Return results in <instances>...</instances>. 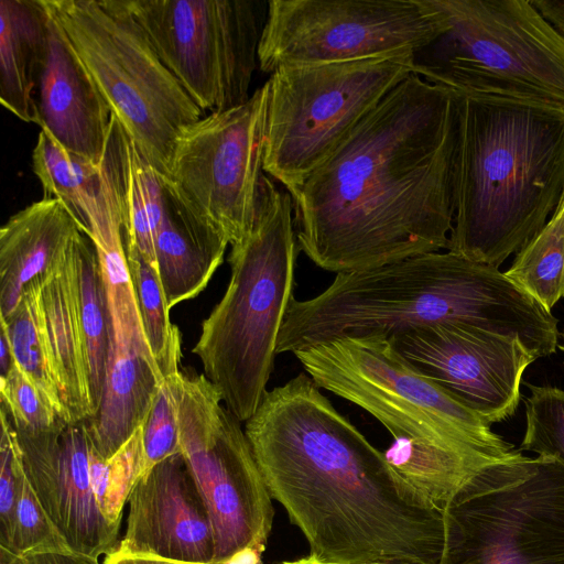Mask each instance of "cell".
<instances>
[{"label":"cell","mask_w":564,"mask_h":564,"mask_svg":"<svg viewBox=\"0 0 564 564\" xmlns=\"http://www.w3.org/2000/svg\"><path fill=\"white\" fill-rule=\"evenodd\" d=\"M459 95L412 73L292 194L297 247L336 273L447 249Z\"/></svg>","instance_id":"6da1fadb"},{"label":"cell","mask_w":564,"mask_h":564,"mask_svg":"<svg viewBox=\"0 0 564 564\" xmlns=\"http://www.w3.org/2000/svg\"><path fill=\"white\" fill-rule=\"evenodd\" d=\"M245 433L310 554L339 564H440L443 514L403 494L383 452L306 372L268 391Z\"/></svg>","instance_id":"7a4b0ae2"},{"label":"cell","mask_w":564,"mask_h":564,"mask_svg":"<svg viewBox=\"0 0 564 564\" xmlns=\"http://www.w3.org/2000/svg\"><path fill=\"white\" fill-rule=\"evenodd\" d=\"M440 323L518 336L538 358L554 354L558 344L557 319L505 272L447 250L337 273L318 295L293 297L276 354H294L340 336L391 337Z\"/></svg>","instance_id":"3957f363"},{"label":"cell","mask_w":564,"mask_h":564,"mask_svg":"<svg viewBox=\"0 0 564 564\" xmlns=\"http://www.w3.org/2000/svg\"><path fill=\"white\" fill-rule=\"evenodd\" d=\"M564 195V111L459 95L456 209L447 250L500 267Z\"/></svg>","instance_id":"277c9868"},{"label":"cell","mask_w":564,"mask_h":564,"mask_svg":"<svg viewBox=\"0 0 564 564\" xmlns=\"http://www.w3.org/2000/svg\"><path fill=\"white\" fill-rule=\"evenodd\" d=\"M293 199L264 175L254 225L231 245L230 281L193 347L205 377L240 422L268 390L278 336L293 299L297 240Z\"/></svg>","instance_id":"5b68a950"},{"label":"cell","mask_w":564,"mask_h":564,"mask_svg":"<svg viewBox=\"0 0 564 564\" xmlns=\"http://www.w3.org/2000/svg\"><path fill=\"white\" fill-rule=\"evenodd\" d=\"M445 29L413 53V73L460 96L564 111V34L531 0H434Z\"/></svg>","instance_id":"8992f818"},{"label":"cell","mask_w":564,"mask_h":564,"mask_svg":"<svg viewBox=\"0 0 564 564\" xmlns=\"http://www.w3.org/2000/svg\"><path fill=\"white\" fill-rule=\"evenodd\" d=\"M293 355L321 389L366 410L393 440L495 462L522 455L485 417L414 368L384 335L340 336Z\"/></svg>","instance_id":"52a82bcc"},{"label":"cell","mask_w":564,"mask_h":564,"mask_svg":"<svg viewBox=\"0 0 564 564\" xmlns=\"http://www.w3.org/2000/svg\"><path fill=\"white\" fill-rule=\"evenodd\" d=\"M141 153L167 175L181 131L205 112L162 63L122 0H43Z\"/></svg>","instance_id":"ba28073f"},{"label":"cell","mask_w":564,"mask_h":564,"mask_svg":"<svg viewBox=\"0 0 564 564\" xmlns=\"http://www.w3.org/2000/svg\"><path fill=\"white\" fill-rule=\"evenodd\" d=\"M412 73L410 52L276 68L268 79L264 172L294 194Z\"/></svg>","instance_id":"9c48e42d"},{"label":"cell","mask_w":564,"mask_h":564,"mask_svg":"<svg viewBox=\"0 0 564 564\" xmlns=\"http://www.w3.org/2000/svg\"><path fill=\"white\" fill-rule=\"evenodd\" d=\"M443 517L440 564H564V462L522 454L492 465Z\"/></svg>","instance_id":"30bf717a"},{"label":"cell","mask_w":564,"mask_h":564,"mask_svg":"<svg viewBox=\"0 0 564 564\" xmlns=\"http://www.w3.org/2000/svg\"><path fill=\"white\" fill-rule=\"evenodd\" d=\"M122 1L204 112L228 110L250 98L268 1Z\"/></svg>","instance_id":"8fae6325"},{"label":"cell","mask_w":564,"mask_h":564,"mask_svg":"<svg viewBox=\"0 0 564 564\" xmlns=\"http://www.w3.org/2000/svg\"><path fill=\"white\" fill-rule=\"evenodd\" d=\"M240 423L204 373L182 371L181 453L210 518L213 564L264 551L273 523V499Z\"/></svg>","instance_id":"7c38bea8"},{"label":"cell","mask_w":564,"mask_h":564,"mask_svg":"<svg viewBox=\"0 0 564 564\" xmlns=\"http://www.w3.org/2000/svg\"><path fill=\"white\" fill-rule=\"evenodd\" d=\"M445 29L434 0H271L258 63L324 64L414 53Z\"/></svg>","instance_id":"4fadbf2b"},{"label":"cell","mask_w":564,"mask_h":564,"mask_svg":"<svg viewBox=\"0 0 564 564\" xmlns=\"http://www.w3.org/2000/svg\"><path fill=\"white\" fill-rule=\"evenodd\" d=\"M268 80L242 105L204 115L176 139L166 178L204 223L234 245L252 229L264 176Z\"/></svg>","instance_id":"5bb4252c"},{"label":"cell","mask_w":564,"mask_h":564,"mask_svg":"<svg viewBox=\"0 0 564 564\" xmlns=\"http://www.w3.org/2000/svg\"><path fill=\"white\" fill-rule=\"evenodd\" d=\"M421 373L490 424L512 416L522 376L538 359L518 336L463 323H440L388 337Z\"/></svg>","instance_id":"9a60e30c"},{"label":"cell","mask_w":564,"mask_h":564,"mask_svg":"<svg viewBox=\"0 0 564 564\" xmlns=\"http://www.w3.org/2000/svg\"><path fill=\"white\" fill-rule=\"evenodd\" d=\"M17 436L24 474L72 551L97 560L112 553L119 527L102 514L93 490L87 420Z\"/></svg>","instance_id":"2e32d148"},{"label":"cell","mask_w":564,"mask_h":564,"mask_svg":"<svg viewBox=\"0 0 564 564\" xmlns=\"http://www.w3.org/2000/svg\"><path fill=\"white\" fill-rule=\"evenodd\" d=\"M127 502L126 532L116 551L213 564L210 518L182 453L141 474Z\"/></svg>","instance_id":"e0dca14e"},{"label":"cell","mask_w":564,"mask_h":564,"mask_svg":"<svg viewBox=\"0 0 564 564\" xmlns=\"http://www.w3.org/2000/svg\"><path fill=\"white\" fill-rule=\"evenodd\" d=\"M36 106L37 124L59 145L95 164L101 163L112 112L50 11Z\"/></svg>","instance_id":"ac0fdd59"},{"label":"cell","mask_w":564,"mask_h":564,"mask_svg":"<svg viewBox=\"0 0 564 564\" xmlns=\"http://www.w3.org/2000/svg\"><path fill=\"white\" fill-rule=\"evenodd\" d=\"M83 235L76 234L57 268L41 279L42 315L68 423L95 415L79 306Z\"/></svg>","instance_id":"d6986e66"},{"label":"cell","mask_w":564,"mask_h":564,"mask_svg":"<svg viewBox=\"0 0 564 564\" xmlns=\"http://www.w3.org/2000/svg\"><path fill=\"white\" fill-rule=\"evenodd\" d=\"M78 231L54 198L34 202L7 220L0 229V317H9L25 289L57 268Z\"/></svg>","instance_id":"ffe728a7"},{"label":"cell","mask_w":564,"mask_h":564,"mask_svg":"<svg viewBox=\"0 0 564 564\" xmlns=\"http://www.w3.org/2000/svg\"><path fill=\"white\" fill-rule=\"evenodd\" d=\"M228 240L204 223L176 194L165 176L162 221L155 259L170 308L197 296L224 261Z\"/></svg>","instance_id":"44dd1931"},{"label":"cell","mask_w":564,"mask_h":564,"mask_svg":"<svg viewBox=\"0 0 564 564\" xmlns=\"http://www.w3.org/2000/svg\"><path fill=\"white\" fill-rule=\"evenodd\" d=\"M32 165L43 198L58 199L85 235L122 220L116 181L106 154L101 163L95 164L68 152L41 129Z\"/></svg>","instance_id":"7402d4cb"},{"label":"cell","mask_w":564,"mask_h":564,"mask_svg":"<svg viewBox=\"0 0 564 564\" xmlns=\"http://www.w3.org/2000/svg\"><path fill=\"white\" fill-rule=\"evenodd\" d=\"M47 23L43 0L0 1V101L22 121L36 124Z\"/></svg>","instance_id":"603a6c76"},{"label":"cell","mask_w":564,"mask_h":564,"mask_svg":"<svg viewBox=\"0 0 564 564\" xmlns=\"http://www.w3.org/2000/svg\"><path fill=\"white\" fill-rule=\"evenodd\" d=\"M106 154L116 180L124 247L137 249L158 272L154 240L164 214L165 175L147 160L113 115Z\"/></svg>","instance_id":"cb8c5ba5"},{"label":"cell","mask_w":564,"mask_h":564,"mask_svg":"<svg viewBox=\"0 0 564 564\" xmlns=\"http://www.w3.org/2000/svg\"><path fill=\"white\" fill-rule=\"evenodd\" d=\"M383 454L403 494L442 514L477 475L502 463L404 438L393 440Z\"/></svg>","instance_id":"d4e9b609"},{"label":"cell","mask_w":564,"mask_h":564,"mask_svg":"<svg viewBox=\"0 0 564 564\" xmlns=\"http://www.w3.org/2000/svg\"><path fill=\"white\" fill-rule=\"evenodd\" d=\"M0 321L9 335L15 364L68 423L42 315L41 280L31 283L15 311Z\"/></svg>","instance_id":"484cf974"},{"label":"cell","mask_w":564,"mask_h":564,"mask_svg":"<svg viewBox=\"0 0 564 564\" xmlns=\"http://www.w3.org/2000/svg\"><path fill=\"white\" fill-rule=\"evenodd\" d=\"M505 274L547 312L564 297V195L545 226L517 252Z\"/></svg>","instance_id":"4316f807"},{"label":"cell","mask_w":564,"mask_h":564,"mask_svg":"<svg viewBox=\"0 0 564 564\" xmlns=\"http://www.w3.org/2000/svg\"><path fill=\"white\" fill-rule=\"evenodd\" d=\"M79 306L86 344L90 395L96 414L101 401L107 372L109 314L98 254L94 242L85 234L80 241Z\"/></svg>","instance_id":"83f0119b"},{"label":"cell","mask_w":564,"mask_h":564,"mask_svg":"<svg viewBox=\"0 0 564 564\" xmlns=\"http://www.w3.org/2000/svg\"><path fill=\"white\" fill-rule=\"evenodd\" d=\"M126 256L151 352L162 373L180 368L181 333L171 323V308L159 274L137 249L126 248Z\"/></svg>","instance_id":"f1b7e54d"},{"label":"cell","mask_w":564,"mask_h":564,"mask_svg":"<svg viewBox=\"0 0 564 564\" xmlns=\"http://www.w3.org/2000/svg\"><path fill=\"white\" fill-rule=\"evenodd\" d=\"M142 425L110 458L100 456L90 442L89 471L93 490L102 514L117 527L120 525L129 494L143 473Z\"/></svg>","instance_id":"f546056e"},{"label":"cell","mask_w":564,"mask_h":564,"mask_svg":"<svg viewBox=\"0 0 564 564\" xmlns=\"http://www.w3.org/2000/svg\"><path fill=\"white\" fill-rule=\"evenodd\" d=\"M181 386L180 368L163 373L148 417L142 425L143 473L170 456L181 453L178 424Z\"/></svg>","instance_id":"4dcf8cb0"},{"label":"cell","mask_w":564,"mask_h":564,"mask_svg":"<svg viewBox=\"0 0 564 564\" xmlns=\"http://www.w3.org/2000/svg\"><path fill=\"white\" fill-rule=\"evenodd\" d=\"M524 400L525 430L521 451L551 455L564 462V390L528 384Z\"/></svg>","instance_id":"1f68e13d"},{"label":"cell","mask_w":564,"mask_h":564,"mask_svg":"<svg viewBox=\"0 0 564 564\" xmlns=\"http://www.w3.org/2000/svg\"><path fill=\"white\" fill-rule=\"evenodd\" d=\"M0 394L1 408L19 433L40 434L67 424L15 361L4 376H0Z\"/></svg>","instance_id":"d6a6232c"},{"label":"cell","mask_w":564,"mask_h":564,"mask_svg":"<svg viewBox=\"0 0 564 564\" xmlns=\"http://www.w3.org/2000/svg\"><path fill=\"white\" fill-rule=\"evenodd\" d=\"M7 550L18 556L36 552H73L40 503L24 470L17 500L11 542Z\"/></svg>","instance_id":"836d02e7"},{"label":"cell","mask_w":564,"mask_h":564,"mask_svg":"<svg viewBox=\"0 0 564 564\" xmlns=\"http://www.w3.org/2000/svg\"><path fill=\"white\" fill-rule=\"evenodd\" d=\"M23 466L14 426L1 408L0 440V546L9 549Z\"/></svg>","instance_id":"e575fe53"},{"label":"cell","mask_w":564,"mask_h":564,"mask_svg":"<svg viewBox=\"0 0 564 564\" xmlns=\"http://www.w3.org/2000/svg\"><path fill=\"white\" fill-rule=\"evenodd\" d=\"M20 557L23 564H100L97 558L75 552H36Z\"/></svg>","instance_id":"d590c367"},{"label":"cell","mask_w":564,"mask_h":564,"mask_svg":"<svg viewBox=\"0 0 564 564\" xmlns=\"http://www.w3.org/2000/svg\"><path fill=\"white\" fill-rule=\"evenodd\" d=\"M531 3L547 22L564 34V0H531Z\"/></svg>","instance_id":"8d00e7d4"},{"label":"cell","mask_w":564,"mask_h":564,"mask_svg":"<svg viewBox=\"0 0 564 564\" xmlns=\"http://www.w3.org/2000/svg\"><path fill=\"white\" fill-rule=\"evenodd\" d=\"M101 564H200V563H188L167 560L163 557L139 555V554H126L118 551H113L109 555L105 556Z\"/></svg>","instance_id":"74e56055"},{"label":"cell","mask_w":564,"mask_h":564,"mask_svg":"<svg viewBox=\"0 0 564 564\" xmlns=\"http://www.w3.org/2000/svg\"><path fill=\"white\" fill-rule=\"evenodd\" d=\"M14 357L7 329L1 325L0 330V376H4L13 366Z\"/></svg>","instance_id":"f35d334b"},{"label":"cell","mask_w":564,"mask_h":564,"mask_svg":"<svg viewBox=\"0 0 564 564\" xmlns=\"http://www.w3.org/2000/svg\"><path fill=\"white\" fill-rule=\"evenodd\" d=\"M276 564H339V563L327 562V561H324L313 554H308L307 556H304V557H300L296 560L282 561Z\"/></svg>","instance_id":"ab89813d"},{"label":"cell","mask_w":564,"mask_h":564,"mask_svg":"<svg viewBox=\"0 0 564 564\" xmlns=\"http://www.w3.org/2000/svg\"><path fill=\"white\" fill-rule=\"evenodd\" d=\"M0 564H23L20 556L0 546Z\"/></svg>","instance_id":"60d3db41"},{"label":"cell","mask_w":564,"mask_h":564,"mask_svg":"<svg viewBox=\"0 0 564 564\" xmlns=\"http://www.w3.org/2000/svg\"><path fill=\"white\" fill-rule=\"evenodd\" d=\"M561 337H562V344H560L557 347L564 351V332L562 333Z\"/></svg>","instance_id":"b9f144b4"},{"label":"cell","mask_w":564,"mask_h":564,"mask_svg":"<svg viewBox=\"0 0 564 564\" xmlns=\"http://www.w3.org/2000/svg\"><path fill=\"white\" fill-rule=\"evenodd\" d=\"M383 564H412V563H399V562H392V563H383Z\"/></svg>","instance_id":"7bdbcfd3"}]
</instances>
